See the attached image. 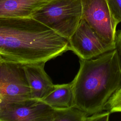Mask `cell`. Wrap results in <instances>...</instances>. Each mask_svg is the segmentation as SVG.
Masks as SVG:
<instances>
[{"label": "cell", "mask_w": 121, "mask_h": 121, "mask_svg": "<svg viewBox=\"0 0 121 121\" xmlns=\"http://www.w3.org/2000/svg\"><path fill=\"white\" fill-rule=\"evenodd\" d=\"M70 50L69 40L32 17H0V55L22 64L45 63Z\"/></svg>", "instance_id": "cell-1"}, {"label": "cell", "mask_w": 121, "mask_h": 121, "mask_svg": "<svg viewBox=\"0 0 121 121\" xmlns=\"http://www.w3.org/2000/svg\"><path fill=\"white\" fill-rule=\"evenodd\" d=\"M79 69L71 81L73 106L89 115L106 110L112 95L121 86V64L112 50L89 60H79Z\"/></svg>", "instance_id": "cell-2"}, {"label": "cell", "mask_w": 121, "mask_h": 121, "mask_svg": "<svg viewBox=\"0 0 121 121\" xmlns=\"http://www.w3.org/2000/svg\"><path fill=\"white\" fill-rule=\"evenodd\" d=\"M82 17L81 0H52L32 16L33 18L68 40Z\"/></svg>", "instance_id": "cell-3"}, {"label": "cell", "mask_w": 121, "mask_h": 121, "mask_svg": "<svg viewBox=\"0 0 121 121\" xmlns=\"http://www.w3.org/2000/svg\"><path fill=\"white\" fill-rule=\"evenodd\" d=\"M23 64L0 61V108L11 103L31 98Z\"/></svg>", "instance_id": "cell-4"}, {"label": "cell", "mask_w": 121, "mask_h": 121, "mask_svg": "<svg viewBox=\"0 0 121 121\" xmlns=\"http://www.w3.org/2000/svg\"><path fill=\"white\" fill-rule=\"evenodd\" d=\"M82 17L104 40L114 44L118 22L114 19L107 0H81Z\"/></svg>", "instance_id": "cell-5"}, {"label": "cell", "mask_w": 121, "mask_h": 121, "mask_svg": "<svg viewBox=\"0 0 121 121\" xmlns=\"http://www.w3.org/2000/svg\"><path fill=\"white\" fill-rule=\"evenodd\" d=\"M69 41L70 50L83 60L93 59L115 49V44L104 40L82 18Z\"/></svg>", "instance_id": "cell-6"}, {"label": "cell", "mask_w": 121, "mask_h": 121, "mask_svg": "<svg viewBox=\"0 0 121 121\" xmlns=\"http://www.w3.org/2000/svg\"><path fill=\"white\" fill-rule=\"evenodd\" d=\"M53 111L43 101L31 98L0 108V121H52Z\"/></svg>", "instance_id": "cell-7"}, {"label": "cell", "mask_w": 121, "mask_h": 121, "mask_svg": "<svg viewBox=\"0 0 121 121\" xmlns=\"http://www.w3.org/2000/svg\"><path fill=\"white\" fill-rule=\"evenodd\" d=\"M44 64H23L32 98L41 100L53 87L54 84L44 70Z\"/></svg>", "instance_id": "cell-8"}, {"label": "cell", "mask_w": 121, "mask_h": 121, "mask_svg": "<svg viewBox=\"0 0 121 121\" xmlns=\"http://www.w3.org/2000/svg\"><path fill=\"white\" fill-rule=\"evenodd\" d=\"M52 0H0V17H32Z\"/></svg>", "instance_id": "cell-9"}, {"label": "cell", "mask_w": 121, "mask_h": 121, "mask_svg": "<svg viewBox=\"0 0 121 121\" xmlns=\"http://www.w3.org/2000/svg\"><path fill=\"white\" fill-rule=\"evenodd\" d=\"M41 100L53 109L72 106L73 91L71 82L54 85L52 90Z\"/></svg>", "instance_id": "cell-10"}, {"label": "cell", "mask_w": 121, "mask_h": 121, "mask_svg": "<svg viewBox=\"0 0 121 121\" xmlns=\"http://www.w3.org/2000/svg\"><path fill=\"white\" fill-rule=\"evenodd\" d=\"M52 121H86L89 115L75 106L53 109Z\"/></svg>", "instance_id": "cell-11"}, {"label": "cell", "mask_w": 121, "mask_h": 121, "mask_svg": "<svg viewBox=\"0 0 121 121\" xmlns=\"http://www.w3.org/2000/svg\"><path fill=\"white\" fill-rule=\"evenodd\" d=\"M106 110L110 113L121 112V87L119 88L109 100L106 105Z\"/></svg>", "instance_id": "cell-12"}, {"label": "cell", "mask_w": 121, "mask_h": 121, "mask_svg": "<svg viewBox=\"0 0 121 121\" xmlns=\"http://www.w3.org/2000/svg\"><path fill=\"white\" fill-rule=\"evenodd\" d=\"M113 17L119 24L121 22V0H107Z\"/></svg>", "instance_id": "cell-13"}, {"label": "cell", "mask_w": 121, "mask_h": 121, "mask_svg": "<svg viewBox=\"0 0 121 121\" xmlns=\"http://www.w3.org/2000/svg\"><path fill=\"white\" fill-rule=\"evenodd\" d=\"M110 114V112L109 111L94 113L88 116L86 121H107L109 120Z\"/></svg>", "instance_id": "cell-14"}, {"label": "cell", "mask_w": 121, "mask_h": 121, "mask_svg": "<svg viewBox=\"0 0 121 121\" xmlns=\"http://www.w3.org/2000/svg\"><path fill=\"white\" fill-rule=\"evenodd\" d=\"M115 49L116 50L117 54L121 64V30L116 32L114 40Z\"/></svg>", "instance_id": "cell-15"}, {"label": "cell", "mask_w": 121, "mask_h": 121, "mask_svg": "<svg viewBox=\"0 0 121 121\" xmlns=\"http://www.w3.org/2000/svg\"><path fill=\"white\" fill-rule=\"evenodd\" d=\"M1 60V56H0V61Z\"/></svg>", "instance_id": "cell-16"}, {"label": "cell", "mask_w": 121, "mask_h": 121, "mask_svg": "<svg viewBox=\"0 0 121 121\" xmlns=\"http://www.w3.org/2000/svg\"></svg>", "instance_id": "cell-17"}]
</instances>
